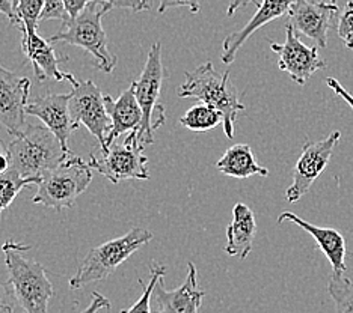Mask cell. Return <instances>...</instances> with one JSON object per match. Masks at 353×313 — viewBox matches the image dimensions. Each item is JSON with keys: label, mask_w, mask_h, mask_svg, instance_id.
<instances>
[{"label": "cell", "mask_w": 353, "mask_h": 313, "mask_svg": "<svg viewBox=\"0 0 353 313\" xmlns=\"http://www.w3.org/2000/svg\"><path fill=\"white\" fill-rule=\"evenodd\" d=\"M10 167L15 169L23 178L35 181L65 160L71 151L62 147L61 140L46 125L26 124L6 144Z\"/></svg>", "instance_id": "obj_1"}, {"label": "cell", "mask_w": 353, "mask_h": 313, "mask_svg": "<svg viewBox=\"0 0 353 313\" xmlns=\"http://www.w3.org/2000/svg\"><path fill=\"white\" fill-rule=\"evenodd\" d=\"M30 248V246L14 239L5 241L2 252L10 274L8 282L11 283L15 299L23 310L26 313H46L54 291L43 265L25 256V252Z\"/></svg>", "instance_id": "obj_2"}, {"label": "cell", "mask_w": 353, "mask_h": 313, "mask_svg": "<svg viewBox=\"0 0 353 313\" xmlns=\"http://www.w3.org/2000/svg\"><path fill=\"white\" fill-rule=\"evenodd\" d=\"M180 98H192L210 104L223 116V133L228 139L234 138V122L245 106L231 83L230 71L218 74L212 62H205L196 69L186 72V80L179 89Z\"/></svg>", "instance_id": "obj_3"}, {"label": "cell", "mask_w": 353, "mask_h": 313, "mask_svg": "<svg viewBox=\"0 0 353 313\" xmlns=\"http://www.w3.org/2000/svg\"><path fill=\"white\" fill-rule=\"evenodd\" d=\"M114 6L109 3L90 2L76 17L63 21L62 29L58 34L47 39L52 44L65 43L83 48L92 54L95 61L94 67L109 74L117 67V56L109 50L108 36L103 29L101 19Z\"/></svg>", "instance_id": "obj_4"}, {"label": "cell", "mask_w": 353, "mask_h": 313, "mask_svg": "<svg viewBox=\"0 0 353 313\" xmlns=\"http://www.w3.org/2000/svg\"><path fill=\"white\" fill-rule=\"evenodd\" d=\"M92 181V167L82 158L70 154L62 163L46 172L37 184L32 204L53 208L54 211L70 210L77 197Z\"/></svg>", "instance_id": "obj_5"}, {"label": "cell", "mask_w": 353, "mask_h": 313, "mask_svg": "<svg viewBox=\"0 0 353 313\" xmlns=\"http://www.w3.org/2000/svg\"><path fill=\"white\" fill-rule=\"evenodd\" d=\"M154 235L148 229L134 228L123 237L91 248L76 274L70 279V288L79 289L88 283L108 279L114 274L119 265L124 263L142 246L148 244Z\"/></svg>", "instance_id": "obj_6"}, {"label": "cell", "mask_w": 353, "mask_h": 313, "mask_svg": "<svg viewBox=\"0 0 353 313\" xmlns=\"http://www.w3.org/2000/svg\"><path fill=\"white\" fill-rule=\"evenodd\" d=\"M166 78L168 72L162 61V44L157 41L150 48L147 62L139 78L132 83L136 100L142 110V125L138 133L143 144L154 143L156 130L166 120L165 107L157 102Z\"/></svg>", "instance_id": "obj_7"}, {"label": "cell", "mask_w": 353, "mask_h": 313, "mask_svg": "<svg viewBox=\"0 0 353 313\" xmlns=\"http://www.w3.org/2000/svg\"><path fill=\"white\" fill-rule=\"evenodd\" d=\"M143 147L138 130L128 131L123 143L112 142L106 149L99 147L97 151H91L90 166L114 184L130 180L147 181L148 158L143 154Z\"/></svg>", "instance_id": "obj_8"}, {"label": "cell", "mask_w": 353, "mask_h": 313, "mask_svg": "<svg viewBox=\"0 0 353 313\" xmlns=\"http://www.w3.org/2000/svg\"><path fill=\"white\" fill-rule=\"evenodd\" d=\"M67 80L71 83L70 114L74 130L86 127L99 142L100 149H106V139L112 128V119L104 106V95L92 80H77L67 72Z\"/></svg>", "instance_id": "obj_9"}, {"label": "cell", "mask_w": 353, "mask_h": 313, "mask_svg": "<svg viewBox=\"0 0 353 313\" xmlns=\"http://www.w3.org/2000/svg\"><path fill=\"white\" fill-rule=\"evenodd\" d=\"M340 138V131H332L323 140L307 142L303 144L302 154L293 171V182L285 191V199L288 202H298L302 196L310 191L312 184L317 181L319 176L326 169Z\"/></svg>", "instance_id": "obj_10"}, {"label": "cell", "mask_w": 353, "mask_h": 313, "mask_svg": "<svg viewBox=\"0 0 353 313\" xmlns=\"http://www.w3.org/2000/svg\"><path fill=\"white\" fill-rule=\"evenodd\" d=\"M319 45H305L296 35L290 23L285 24V43H270L272 52L278 54V67L287 72L296 85L303 86L314 72L326 68V62L319 56Z\"/></svg>", "instance_id": "obj_11"}, {"label": "cell", "mask_w": 353, "mask_h": 313, "mask_svg": "<svg viewBox=\"0 0 353 313\" xmlns=\"http://www.w3.org/2000/svg\"><path fill=\"white\" fill-rule=\"evenodd\" d=\"M30 80L6 69L0 63V124L15 136L26 125V106L30 95Z\"/></svg>", "instance_id": "obj_12"}, {"label": "cell", "mask_w": 353, "mask_h": 313, "mask_svg": "<svg viewBox=\"0 0 353 313\" xmlns=\"http://www.w3.org/2000/svg\"><path fill=\"white\" fill-rule=\"evenodd\" d=\"M336 12L339 6L331 2L312 3L308 0H296L288 10V23L296 32L312 39L320 48H325Z\"/></svg>", "instance_id": "obj_13"}, {"label": "cell", "mask_w": 353, "mask_h": 313, "mask_svg": "<svg viewBox=\"0 0 353 313\" xmlns=\"http://www.w3.org/2000/svg\"><path fill=\"white\" fill-rule=\"evenodd\" d=\"M26 115L35 116L41 120L56 134L62 147L70 151L68 140L71 133L74 131L70 114V94L39 95L34 101L28 102Z\"/></svg>", "instance_id": "obj_14"}, {"label": "cell", "mask_w": 353, "mask_h": 313, "mask_svg": "<svg viewBox=\"0 0 353 313\" xmlns=\"http://www.w3.org/2000/svg\"><path fill=\"white\" fill-rule=\"evenodd\" d=\"M189 265L188 277L184 283L174 289V291H168L165 289L163 277L159 279V282L154 288V301H156V312H166V313H196L201 309L203 300L205 292L198 288V276H196V267L192 262Z\"/></svg>", "instance_id": "obj_15"}, {"label": "cell", "mask_w": 353, "mask_h": 313, "mask_svg": "<svg viewBox=\"0 0 353 313\" xmlns=\"http://www.w3.org/2000/svg\"><path fill=\"white\" fill-rule=\"evenodd\" d=\"M296 0H263L259 3V10L254 14V17L245 24L237 32H232L225 39H223L222 44V62L223 63H231L234 62L237 52L242 48V45L252 36L254 32L259 30L260 28L266 26L268 23L274 21L279 17H283L284 14H288L292 5Z\"/></svg>", "instance_id": "obj_16"}, {"label": "cell", "mask_w": 353, "mask_h": 313, "mask_svg": "<svg viewBox=\"0 0 353 313\" xmlns=\"http://www.w3.org/2000/svg\"><path fill=\"white\" fill-rule=\"evenodd\" d=\"M21 35V52L34 67V74L39 82H44L47 78H53L56 82L67 80V72L59 69V63L67 62V56L59 58L52 43L39 36L38 30Z\"/></svg>", "instance_id": "obj_17"}, {"label": "cell", "mask_w": 353, "mask_h": 313, "mask_svg": "<svg viewBox=\"0 0 353 313\" xmlns=\"http://www.w3.org/2000/svg\"><path fill=\"white\" fill-rule=\"evenodd\" d=\"M285 220H290L294 224H298L305 232L316 239L320 250L327 258L329 263L332 265V271L335 272H346V241L339 230L334 228H320L316 224H311L308 222L302 220L301 217L294 213L285 211L278 217V223H284Z\"/></svg>", "instance_id": "obj_18"}, {"label": "cell", "mask_w": 353, "mask_h": 313, "mask_svg": "<svg viewBox=\"0 0 353 313\" xmlns=\"http://www.w3.org/2000/svg\"><path fill=\"white\" fill-rule=\"evenodd\" d=\"M104 106H106L108 115L112 119V128L106 139L108 147L124 133L141 128L142 110L138 100H136L133 85L119 95L118 100H114L110 95H104Z\"/></svg>", "instance_id": "obj_19"}, {"label": "cell", "mask_w": 353, "mask_h": 313, "mask_svg": "<svg viewBox=\"0 0 353 313\" xmlns=\"http://www.w3.org/2000/svg\"><path fill=\"white\" fill-rule=\"evenodd\" d=\"M256 234V223L252 210L245 204H236L232 210V222L227 228V244L223 247L227 255L246 259L252 250Z\"/></svg>", "instance_id": "obj_20"}, {"label": "cell", "mask_w": 353, "mask_h": 313, "mask_svg": "<svg viewBox=\"0 0 353 313\" xmlns=\"http://www.w3.org/2000/svg\"><path fill=\"white\" fill-rule=\"evenodd\" d=\"M216 169L223 175L232 176L237 180H246L251 178L254 175L268 176L269 169L260 166L256 163L254 157V152L248 143H239L234 144L225 151L218 163H216Z\"/></svg>", "instance_id": "obj_21"}, {"label": "cell", "mask_w": 353, "mask_h": 313, "mask_svg": "<svg viewBox=\"0 0 353 313\" xmlns=\"http://www.w3.org/2000/svg\"><path fill=\"white\" fill-rule=\"evenodd\" d=\"M222 120L223 116L218 109L201 101L180 118V124L195 133H205L218 127Z\"/></svg>", "instance_id": "obj_22"}, {"label": "cell", "mask_w": 353, "mask_h": 313, "mask_svg": "<svg viewBox=\"0 0 353 313\" xmlns=\"http://www.w3.org/2000/svg\"><path fill=\"white\" fill-rule=\"evenodd\" d=\"M28 186H35V181L23 178L12 167L8 169L6 172L0 173V217L12 205L14 199L17 197L20 190Z\"/></svg>", "instance_id": "obj_23"}, {"label": "cell", "mask_w": 353, "mask_h": 313, "mask_svg": "<svg viewBox=\"0 0 353 313\" xmlns=\"http://www.w3.org/2000/svg\"><path fill=\"white\" fill-rule=\"evenodd\" d=\"M329 295L335 301V310L339 313H353V283L344 272L332 271L327 285Z\"/></svg>", "instance_id": "obj_24"}, {"label": "cell", "mask_w": 353, "mask_h": 313, "mask_svg": "<svg viewBox=\"0 0 353 313\" xmlns=\"http://www.w3.org/2000/svg\"><path fill=\"white\" fill-rule=\"evenodd\" d=\"M46 0H19L15 6V14L19 17L17 28L21 34H32L38 30V23L41 21Z\"/></svg>", "instance_id": "obj_25"}, {"label": "cell", "mask_w": 353, "mask_h": 313, "mask_svg": "<svg viewBox=\"0 0 353 313\" xmlns=\"http://www.w3.org/2000/svg\"><path fill=\"white\" fill-rule=\"evenodd\" d=\"M90 2L109 3L114 8H124V10H130L133 12H142V11L151 10L150 0H63L68 19L76 17V15Z\"/></svg>", "instance_id": "obj_26"}, {"label": "cell", "mask_w": 353, "mask_h": 313, "mask_svg": "<svg viewBox=\"0 0 353 313\" xmlns=\"http://www.w3.org/2000/svg\"><path fill=\"white\" fill-rule=\"evenodd\" d=\"M166 274V267L162 263H157V262H152L151 263V279H150V283L143 289V292L141 295V299L136 301L132 307H128L125 310H123L124 313H148L152 312V307L150 306V301H151V294L154 292V288L159 282L160 277H163Z\"/></svg>", "instance_id": "obj_27"}, {"label": "cell", "mask_w": 353, "mask_h": 313, "mask_svg": "<svg viewBox=\"0 0 353 313\" xmlns=\"http://www.w3.org/2000/svg\"><path fill=\"white\" fill-rule=\"evenodd\" d=\"M339 36L349 50H353V0H349L341 12L339 20Z\"/></svg>", "instance_id": "obj_28"}, {"label": "cell", "mask_w": 353, "mask_h": 313, "mask_svg": "<svg viewBox=\"0 0 353 313\" xmlns=\"http://www.w3.org/2000/svg\"><path fill=\"white\" fill-rule=\"evenodd\" d=\"M46 20H61L62 23L68 20L63 0H46L44 11L41 14V21Z\"/></svg>", "instance_id": "obj_29"}, {"label": "cell", "mask_w": 353, "mask_h": 313, "mask_svg": "<svg viewBox=\"0 0 353 313\" xmlns=\"http://www.w3.org/2000/svg\"><path fill=\"white\" fill-rule=\"evenodd\" d=\"M15 303L17 299H15L11 283L0 280V313H14Z\"/></svg>", "instance_id": "obj_30"}, {"label": "cell", "mask_w": 353, "mask_h": 313, "mask_svg": "<svg viewBox=\"0 0 353 313\" xmlns=\"http://www.w3.org/2000/svg\"><path fill=\"white\" fill-rule=\"evenodd\" d=\"M189 8L192 14H198L201 10V0H159V8L157 11L160 14L166 12L168 10H172V8Z\"/></svg>", "instance_id": "obj_31"}, {"label": "cell", "mask_w": 353, "mask_h": 313, "mask_svg": "<svg viewBox=\"0 0 353 313\" xmlns=\"http://www.w3.org/2000/svg\"><path fill=\"white\" fill-rule=\"evenodd\" d=\"M326 85L331 87V89L339 95V96H341V98L346 101L349 106L352 107V110H353V95L352 94H349L346 89H344V87L340 85V82L339 80H335L334 77H327L326 78Z\"/></svg>", "instance_id": "obj_32"}, {"label": "cell", "mask_w": 353, "mask_h": 313, "mask_svg": "<svg viewBox=\"0 0 353 313\" xmlns=\"http://www.w3.org/2000/svg\"><path fill=\"white\" fill-rule=\"evenodd\" d=\"M92 301L90 306H88L83 312L85 313H91V312H97L100 309H108L110 310V301L106 299V296H103L99 292H92Z\"/></svg>", "instance_id": "obj_33"}, {"label": "cell", "mask_w": 353, "mask_h": 313, "mask_svg": "<svg viewBox=\"0 0 353 313\" xmlns=\"http://www.w3.org/2000/svg\"><path fill=\"white\" fill-rule=\"evenodd\" d=\"M0 14H3L5 17L11 21V24L17 26L19 24V17L15 14V8L12 0H0Z\"/></svg>", "instance_id": "obj_34"}, {"label": "cell", "mask_w": 353, "mask_h": 313, "mask_svg": "<svg viewBox=\"0 0 353 313\" xmlns=\"http://www.w3.org/2000/svg\"><path fill=\"white\" fill-rule=\"evenodd\" d=\"M250 3H256V2L255 0H231L228 5V10H227V15L228 17H232V15H234L240 10V8H245Z\"/></svg>", "instance_id": "obj_35"}, {"label": "cell", "mask_w": 353, "mask_h": 313, "mask_svg": "<svg viewBox=\"0 0 353 313\" xmlns=\"http://www.w3.org/2000/svg\"><path fill=\"white\" fill-rule=\"evenodd\" d=\"M8 169H10V158H8L5 152V154H0V173L6 172Z\"/></svg>", "instance_id": "obj_36"}, {"label": "cell", "mask_w": 353, "mask_h": 313, "mask_svg": "<svg viewBox=\"0 0 353 313\" xmlns=\"http://www.w3.org/2000/svg\"><path fill=\"white\" fill-rule=\"evenodd\" d=\"M12 3H14V8L17 6V3H19V0H12Z\"/></svg>", "instance_id": "obj_37"}, {"label": "cell", "mask_w": 353, "mask_h": 313, "mask_svg": "<svg viewBox=\"0 0 353 313\" xmlns=\"http://www.w3.org/2000/svg\"><path fill=\"white\" fill-rule=\"evenodd\" d=\"M329 2H331V3H335V2H336V0H329Z\"/></svg>", "instance_id": "obj_38"}, {"label": "cell", "mask_w": 353, "mask_h": 313, "mask_svg": "<svg viewBox=\"0 0 353 313\" xmlns=\"http://www.w3.org/2000/svg\"><path fill=\"white\" fill-rule=\"evenodd\" d=\"M0 154H2V151H0Z\"/></svg>", "instance_id": "obj_39"}]
</instances>
